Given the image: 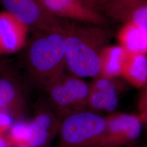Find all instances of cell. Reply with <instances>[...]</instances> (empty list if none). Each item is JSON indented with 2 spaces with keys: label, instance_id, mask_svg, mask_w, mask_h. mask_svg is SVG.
<instances>
[{
  "label": "cell",
  "instance_id": "6da1fadb",
  "mask_svg": "<svg viewBox=\"0 0 147 147\" xmlns=\"http://www.w3.org/2000/svg\"><path fill=\"white\" fill-rule=\"evenodd\" d=\"M24 49V67L30 80L38 86L44 88L64 73L66 64L63 22L46 30L32 32Z\"/></svg>",
  "mask_w": 147,
  "mask_h": 147
},
{
  "label": "cell",
  "instance_id": "7a4b0ae2",
  "mask_svg": "<svg viewBox=\"0 0 147 147\" xmlns=\"http://www.w3.org/2000/svg\"><path fill=\"white\" fill-rule=\"evenodd\" d=\"M65 64L70 74L80 78H96L101 56L109 37L101 26L65 20L63 22Z\"/></svg>",
  "mask_w": 147,
  "mask_h": 147
},
{
  "label": "cell",
  "instance_id": "3957f363",
  "mask_svg": "<svg viewBox=\"0 0 147 147\" xmlns=\"http://www.w3.org/2000/svg\"><path fill=\"white\" fill-rule=\"evenodd\" d=\"M105 117L85 110L61 118L57 147H94L104 134Z\"/></svg>",
  "mask_w": 147,
  "mask_h": 147
},
{
  "label": "cell",
  "instance_id": "277c9868",
  "mask_svg": "<svg viewBox=\"0 0 147 147\" xmlns=\"http://www.w3.org/2000/svg\"><path fill=\"white\" fill-rule=\"evenodd\" d=\"M47 102L61 117L88 109L89 84L82 78L65 73L44 87Z\"/></svg>",
  "mask_w": 147,
  "mask_h": 147
},
{
  "label": "cell",
  "instance_id": "5b68a950",
  "mask_svg": "<svg viewBox=\"0 0 147 147\" xmlns=\"http://www.w3.org/2000/svg\"><path fill=\"white\" fill-rule=\"evenodd\" d=\"M105 119L104 134L94 147H131L141 135L142 119L138 116L112 113Z\"/></svg>",
  "mask_w": 147,
  "mask_h": 147
},
{
  "label": "cell",
  "instance_id": "8992f818",
  "mask_svg": "<svg viewBox=\"0 0 147 147\" xmlns=\"http://www.w3.org/2000/svg\"><path fill=\"white\" fill-rule=\"evenodd\" d=\"M0 5L3 11L32 32L46 30L62 22L50 14L39 0H0Z\"/></svg>",
  "mask_w": 147,
  "mask_h": 147
},
{
  "label": "cell",
  "instance_id": "52a82bcc",
  "mask_svg": "<svg viewBox=\"0 0 147 147\" xmlns=\"http://www.w3.org/2000/svg\"><path fill=\"white\" fill-rule=\"evenodd\" d=\"M61 117L47 101L37 106L33 117L28 122L27 147H45L58 134Z\"/></svg>",
  "mask_w": 147,
  "mask_h": 147
},
{
  "label": "cell",
  "instance_id": "ba28073f",
  "mask_svg": "<svg viewBox=\"0 0 147 147\" xmlns=\"http://www.w3.org/2000/svg\"><path fill=\"white\" fill-rule=\"evenodd\" d=\"M50 14L59 20L102 26L105 16L80 0H39Z\"/></svg>",
  "mask_w": 147,
  "mask_h": 147
},
{
  "label": "cell",
  "instance_id": "9c48e42d",
  "mask_svg": "<svg viewBox=\"0 0 147 147\" xmlns=\"http://www.w3.org/2000/svg\"><path fill=\"white\" fill-rule=\"evenodd\" d=\"M0 110L15 121L23 120L26 101L21 84L12 71L0 64Z\"/></svg>",
  "mask_w": 147,
  "mask_h": 147
},
{
  "label": "cell",
  "instance_id": "30bf717a",
  "mask_svg": "<svg viewBox=\"0 0 147 147\" xmlns=\"http://www.w3.org/2000/svg\"><path fill=\"white\" fill-rule=\"evenodd\" d=\"M115 79L97 76L89 84L88 109L112 113L119 104V88Z\"/></svg>",
  "mask_w": 147,
  "mask_h": 147
},
{
  "label": "cell",
  "instance_id": "8fae6325",
  "mask_svg": "<svg viewBox=\"0 0 147 147\" xmlns=\"http://www.w3.org/2000/svg\"><path fill=\"white\" fill-rule=\"evenodd\" d=\"M29 30L5 11L0 12V56L19 52L27 41Z\"/></svg>",
  "mask_w": 147,
  "mask_h": 147
},
{
  "label": "cell",
  "instance_id": "7c38bea8",
  "mask_svg": "<svg viewBox=\"0 0 147 147\" xmlns=\"http://www.w3.org/2000/svg\"><path fill=\"white\" fill-rule=\"evenodd\" d=\"M121 75L136 87H144L147 80L146 54L130 53L125 50L121 66Z\"/></svg>",
  "mask_w": 147,
  "mask_h": 147
},
{
  "label": "cell",
  "instance_id": "4fadbf2b",
  "mask_svg": "<svg viewBox=\"0 0 147 147\" xmlns=\"http://www.w3.org/2000/svg\"><path fill=\"white\" fill-rule=\"evenodd\" d=\"M147 31L131 24H126L118 34L121 47L128 52L146 54Z\"/></svg>",
  "mask_w": 147,
  "mask_h": 147
},
{
  "label": "cell",
  "instance_id": "5bb4252c",
  "mask_svg": "<svg viewBox=\"0 0 147 147\" xmlns=\"http://www.w3.org/2000/svg\"><path fill=\"white\" fill-rule=\"evenodd\" d=\"M125 50L121 46L108 45L101 56V70L98 76L115 79L121 76V66Z\"/></svg>",
  "mask_w": 147,
  "mask_h": 147
},
{
  "label": "cell",
  "instance_id": "9a60e30c",
  "mask_svg": "<svg viewBox=\"0 0 147 147\" xmlns=\"http://www.w3.org/2000/svg\"><path fill=\"white\" fill-rule=\"evenodd\" d=\"M11 147H27L28 140V122L15 121L5 135Z\"/></svg>",
  "mask_w": 147,
  "mask_h": 147
},
{
  "label": "cell",
  "instance_id": "2e32d148",
  "mask_svg": "<svg viewBox=\"0 0 147 147\" xmlns=\"http://www.w3.org/2000/svg\"><path fill=\"white\" fill-rule=\"evenodd\" d=\"M147 0H98L97 9L105 11L109 17L116 14L127 8Z\"/></svg>",
  "mask_w": 147,
  "mask_h": 147
},
{
  "label": "cell",
  "instance_id": "e0dca14e",
  "mask_svg": "<svg viewBox=\"0 0 147 147\" xmlns=\"http://www.w3.org/2000/svg\"><path fill=\"white\" fill-rule=\"evenodd\" d=\"M15 120L5 111L0 110V135H5L8 131Z\"/></svg>",
  "mask_w": 147,
  "mask_h": 147
},
{
  "label": "cell",
  "instance_id": "ac0fdd59",
  "mask_svg": "<svg viewBox=\"0 0 147 147\" xmlns=\"http://www.w3.org/2000/svg\"><path fill=\"white\" fill-rule=\"evenodd\" d=\"M84 5H87L90 8L98 11L97 9V2L98 0H80Z\"/></svg>",
  "mask_w": 147,
  "mask_h": 147
},
{
  "label": "cell",
  "instance_id": "d6986e66",
  "mask_svg": "<svg viewBox=\"0 0 147 147\" xmlns=\"http://www.w3.org/2000/svg\"><path fill=\"white\" fill-rule=\"evenodd\" d=\"M0 147H11L5 135H0Z\"/></svg>",
  "mask_w": 147,
  "mask_h": 147
},
{
  "label": "cell",
  "instance_id": "ffe728a7",
  "mask_svg": "<svg viewBox=\"0 0 147 147\" xmlns=\"http://www.w3.org/2000/svg\"><path fill=\"white\" fill-rule=\"evenodd\" d=\"M133 147L132 146H131V147Z\"/></svg>",
  "mask_w": 147,
  "mask_h": 147
}]
</instances>
